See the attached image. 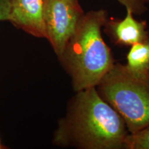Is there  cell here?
Instances as JSON below:
<instances>
[{
	"mask_svg": "<svg viewBox=\"0 0 149 149\" xmlns=\"http://www.w3.org/2000/svg\"><path fill=\"white\" fill-rule=\"evenodd\" d=\"M128 133L120 115L91 87L70 99L52 141L61 148L124 149Z\"/></svg>",
	"mask_w": 149,
	"mask_h": 149,
	"instance_id": "cell-1",
	"label": "cell"
},
{
	"mask_svg": "<svg viewBox=\"0 0 149 149\" xmlns=\"http://www.w3.org/2000/svg\"><path fill=\"white\" fill-rule=\"evenodd\" d=\"M108 18L104 9L85 13L58 57L75 92L96 87L115 64L102 33Z\"/></svg>",
	"mask_w": 149,
	"mask_h": 149,
	"instance_id": "cell-2",
	"label": "cell"
},
{
	"mask_svg": "<svg viewBox=\"0 0 149 149\" xmlns=\"http://www.w3.org/2000/svg\"><path fill=\"white\" fill-rule=\"evenodd\" d=\"M100 95L122 117L129 133L149 125V74L136 77L114 64L96 86Z\"/></svg>",
	"mask_w": 149,
	"mask_h": 149,
	"instance_id": "cell-3",
	"label": "cell"
},
{
	"mask_svg": "<svg viewBox=\"0 0 149 149\" xmlns=\"http://www.w3.org/2000/svg\"><path fill=\"white\" fill-rule=\"evenodd\" d=\"M84 14L79 0H46L44 13L46 40L57 58Z\"/></svg>",
	"mask_w": 149,
	"mask_h": 149,
	"instance_id": "cell-4",
	"label": "cell"
},
{
	"mask_svg": "<svg viewBox=\"0 0 149 149\" xmlns=\"http://www.w3.org/2000/svg\"><path fill=\"white\" fill-rule=\"evenodd\" d=\"M8 22L37 38L46 39L44 13L46 0H9Z\"/></svg>",
	"mask_w": 149,
	"mask_h": 149,
	"instance_id": "cell-5",
	"label": "cell"
},
{
	"mask_svg": "<svg viewBox=\"0 0 149 149\" xmlns=\"http://www.w3.org/2000/svg\"><path fill=\"white\" fill-rule=\"evenodd\" d=\"M126 9L125 17L108 18L103 27L111 42L120 46H131L149 37L147 22L136 19L131 10Z\"/></svg>",
	"mask_w": 149,
	"mask_h": 149,
	"instance_id": "cell-6",
	"label": "cell"
},
{
	"mask_svg": "<svg viewBox=\"0 0 149 149\" xmlns=\"http://www.w3.org/2000/svg\"><path fill=\"white\" fill-rule=\"evenodd\" d=\"M126 69L136 77L149 74V37L130 46L126 55Z\"/></svg>",
	"mask_w": 149,
	"mask_h": 149,
	"instance_id": "cell-7",
	"label": "cell"
},
{
	"mask_svg": "<svg viewBox=\"0 0 149 149\" xmlns=\"http://www.w3.org/2000/svg\"><path fill=\"white\" fill-rule=\"evenodd\" d=\"M124 149H149V125L133 133H128Z\"/></svg>",
	"mask_w": 149,
	"mask_h": 149,
	"instance_id": "cell-8",
	"label": "cell"
},
{
	"mask_svg": "<svg viewBox=\"0 0 149 149\" xmlns=\"http://www.w3.org/2000/svg\"><path fill=\"white\" fill-rule=\"evenodd\" d=\"M126 8L131 10L134 15H142L146 12V3L143 0H117Z\"/></svg>",
	"mask_w": 149,
	"mask_h": 149,
	"instance_id": "cell-9",
	"label": "cell"
},
{
	"mask_svg": "<svg viewBox=\"0 0 149 149\" xmlns=\"http://www.w3.org/2000/svg\"><path fill=\"white\" fill-rule=\"evenodd\" d=\"M10 13V1L0 0V22L8 21Z\"/></svg>",
	"mask_w": 149,
	"mask_h": 149,
	"instance_id": "cell-10",
	"label": "cell"
},
{
	"mask_svg": "<svg viewBox=\"0 0 149 149\" xmlns=\"http://www.w3.org/2000/svg\"><path fill=\"white\" fill-rule=\"evenodd\" d=\"M6 148L5 146H3V144H1V139H0V149H4Z\"/></svg>",
	"mask_w": 149,
	"mask_h": 149,
	"instance_id": "cell-11",
	"label": "cell"
},
{
	"mask_svg": "<svg viewBox=\"0 0 149 149\" xmlns=\"http://www.w3.org/2000/svg\"><path fill=\"white\" fill-rule=\"evenodd\" d=\"M143 1H144L146 3H149V0H143Z\"/></svg>",
	"mask_w": 149,
	"mask_h": 149,
	"instance_id": "cell-12",
	"label": "cell"
}]
</instances>
